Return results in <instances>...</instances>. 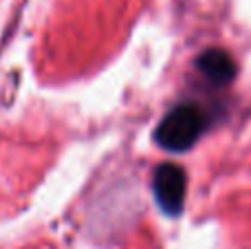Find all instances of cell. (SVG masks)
Here are the masks:
<instances>
[{
    "label": "cell",
    "mask_w": 251,
    "mask_h": 249,
    "mask_svg": "<svg viewBox=\"0 0 251 249\" xmlns=\"http://www.w3.org/2000/svg\"><path fill=\"white\" fill-rule=\"evenodd\" d=\"M207 128V115L196 104H178L172 108L154 132L156 144L170 152H185L190 150Z\"/></svg>",
    "instance_id": "obj_1"
},
{
    "label": "cell",
    "mask_w": 251,
    "mask_h": 249,
    "mask_svg": "<svg viewBox=\"0 0 251 249\" xmlns=\"http://www.w3.org/2000/svg\"><path fill=\"white\" fill-rule=\"evenodd\" d=\"M185 172L176 163H161L152 176V190L159 207L168 216H178L185 203Z\"/></svg>",
    "instance_id": "obj_2"
},
{
    "label": "cell",
    "mask_w": 251,
    "mask_h": 249,
    "mask_svg": "<svg viewBox=\"0 0 251 249\" xmlns=\"http://www.w3.org/2000/svg\"><path fill=\"white\" fill-rule=\"evenodd\" d=\"M196 69L205 75L212 84H229L236 77V64L229 57V53L223 49H207L199 55L196 60Z\"/></svg>",
    "instance_id": "obj_3"
}]
</instances>
